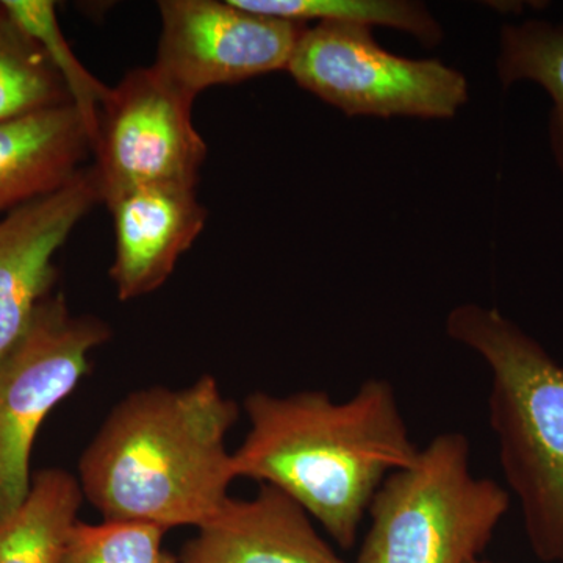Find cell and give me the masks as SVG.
Segmentation results:
<instances>
[{"label":"cell","mask_w":563,"mask_h":563,"mask_svg":"<svg viewBox=\"0 0 563 563\" xmlns=\"http://www.w3.org/2000/svg\"><path fill=\"white\" fill-rule=\"evenodd\" d=\"M102 202L98 179L84 168L60 190L0 218V358L21 339L54 290V257L76 225Z\"/></svg>","instance_id":"9"},{"label":"cell","mask_w":563,"mask_h":563,"mask_svg":"<svg viewBox=\"0 0 563 563\" xmlns=\"http://www.w3.org/2000/svg\"><path fill=\"white\" fill-rule=\"evenodd\" d=\"M3 7L18 25L40 44L52 68L60 76L69 101L80 114L90 141L95 140L99 109L110 87L96 79L81 65L58 22L57 7L52 0H2Z\"/></svg>","instance_id":"17"},{"label":"cell","mask_w":563,"mask_h":563,"mask_svg":"<svg viewBox=\"0 0 563 563\" xmlns=\"http://www.w3.org/2000/svg\"><path fill=\"white\" fill-rule=\"evenodd\" d=\"M90 154V135L73 103L2 122L0 214L60 190Z\"/></svg>","instance_id":"12"},{"label":"cell","mask_w":563,"mask_h":563,"mask_svg":"<svg viewBox=\"0 0 563 563\" xmlns=\"http://www.w3.org/2000/svg\"><path fill=\"white\" fill-rule=\"evenodd\" d=\"M288 73L350 117L453 118L468 98L459 70L437 60H409L383 49L372 27L318 22L292 51Z\"/></svg>","instance_id":"6"},{"label":"cell","mask_w":563,"mask_h":563,"mask_svg":"<svg viewBox=\"0 0 563 563\" xmlns=\"http://www.w3.org/2000/svg\"><path fill=\"white\" fill-rule=\"evenodd\" d=\"M165 529L136 521H77L58 563H179L163 548Z\"/></svg>","instance_id":"18"},{"label":"cell","mask_w":563,"mask_h":563,"mask_svg":"<svg viewBox=\"0 0 563 563\" xmlns=\"http://www.w3.org/2000/svg\"><path fill=\"white\" fill-rule=\"evenodd\" d=\"M106 206L114 228L110 277L121 301L158 290L201 235L209 214L196 188L185 187L133 188Z\"/></svg>","instance_id":"10"},{"label":"cell","mask_w":563,"mask_h":563,"mask_svg":"<svg viewBox=\"0 0 563 563\" xmlns=\"http://www.w3.org/2000/svg\"><path fill=\"white\" fill-rule=\"evenodd\" d=\"M472 563H495V562L483 561V559H476V561H473Z\"/></svg>","instance_id":"19"},{"label":"cell","mask_w":563,"mask_h":563,"mask_svg":"<svg viewBox=\"0 0 563 563\" xmlns=\"http://www.w3.org/2000/svg\"><path fill=\"white\" fill-rule=\"evenodd\" d=\"M239 418L240 407L210 374L179 390L131 393L81 454L85 499L103 520L201 528L239 479L225 444Z\"/></svg>","instance_id":"2"},{"label":"cell","mask_w":563,"mask_h":563,"mask_svg":"<svg viewBox=\"0 0 563 563\" xmlns=\"http://www.w3.org/2000/svg\"><path fill=\"white\" fill-rule=\"evenodd\" d=\"M195 99L154 65L110 88L91 144L103 203L133 188H196L207 144L192 124Z\"/></svg>","instance_id":"7"},{"label":"cell","mask_w":563,"mask_h":563,"mask_svg":"<svg viewBox=\"0 0 563 563\" xmlns=\"http://www.w3.org/2000/svg\"><path fill=\"white\" fill-rule=\"evenodd\" d=\"M446 332L490 368L488 422L539 561L563 563V365L499 310L465 303Z\"/></svg>","instance_id":"3"},{"label":"cell","mask_w":563,"mask_h":563,"mask_svg":"<svg viewBox=\"0 0 563 563\" xmlns=\"http://www.w3.org/2000/svg\"><path fill=\"white\" fill-rule=\"evenodd\" d=\"M243 409L250 429L233 453L236 477L285 493L342 550L357 543L388 474L420 453L395 388L384 379L365 380L339 402L318 390L254 391Z\"/></svg>","instance_id":"1"},{"label":"cell","mask_w":563,"mask_h":563,"mask_svg":"<svg viewBox=\"0 0 563 563\" xmlns=\"http://www.w3.org/2000/svg\"><path fill=\"white\" fill-rule=\"evenodd\" d=\"M235 5L279 18L301 22H346V24L387 25L412 33L424 46H437L443 32L435 18L422 3L406 0H233Z\"/></svg>","instance_id":"16"},{"label":"cell","mask_w":563,"mask_h":563,"mask_svg":"<svg viewBox=\"0 0 563 563\" xmlns=\"http://www.w3.org/2000/svg\"><path fill=\"white\" fill-rule=\"evenodd\" d=\"M110 336L106 322L74 314L63 292H52L0 358V518L27 498L41 426L76 390L90 369L91 352Z\"/></svg>","instance_id":"5"},{"label":"cell","mask_w":563,"mask_h":563,"mask_svg":"<svg viewBox=\"0 0 563 563\" xmlns=\"http://www.w3.org/2000/svg\"><path fill=\"white\" fill-rule=\"evenodd\" d=\"M66 103L70 101L60 76L0 0V124Z\"/></svg>","instance_id":"15"},{"label":"cell","mask_w":563,"mask_h":563,"mask_svg":"<svg viewBox=\"0 0 563 563\" xmlns=\"http://www.w3.org/2000/svg\"><path fill=\"white\" fill-rule=\"evenodd\" d=\"M154 66L198 98L217 85L287 69L307 25L252 13L233 0H163Z\"/></svg>","instance_id":"8"},{"label":"cell","mask_w":563,"mask_h":563,"mask_svg":"<svg viewBox=\"0 0 563 563\" xmlns=\"http://www.w3.org/2000/svg\"><path fill=\"white\" fill-rule=\"evenodd\" d=\"M185 544L179 563H347L312 517L272 485L251 499L229 498Z\"/></svg>","instance_id":"11"},{"label":"cell","mask_w":563,"mask_h":563,"mask_svg":"<svg viewBox=\"0 0 563 563\" xmlns=\"http://www.w3.org/2000/svg\"><path fill=\"white\" fill-rule=\"evenodd\" d=\"M85 496L77 477L46 468L14 512L0 518V563H58Z\"/></svg>","instance_id":"13"},{"label":"cell","mask_w":563,"mask_h":563,"mask_svg":"<svg viewBox=\"0 0 563 563\" xmlns=\"http://www.w3.org/2000/svg\"><path fill=\"white\" fill-rule=\"evenodd\" d=\"M510 492L472 472V444L442 432L388 474L369 504L355 563H472L509 512Z\"/></svg>","instance_id":"4"},{"label":"cell","mask_w":563,"mask_h":563,"mask_svg":"<svg viewBox=\"0 0 563 563\" xmlns=\"http://www.w3.org/2000/svg\"><path fill=\"white\" fill-rule=\"evenodd\" d=\"M498 74L504 87L529 80L550 95L551 151L563 176V25L537 20L506 25L501 32Z\"/></svg>","instance_id":"14"}]
</instances>
